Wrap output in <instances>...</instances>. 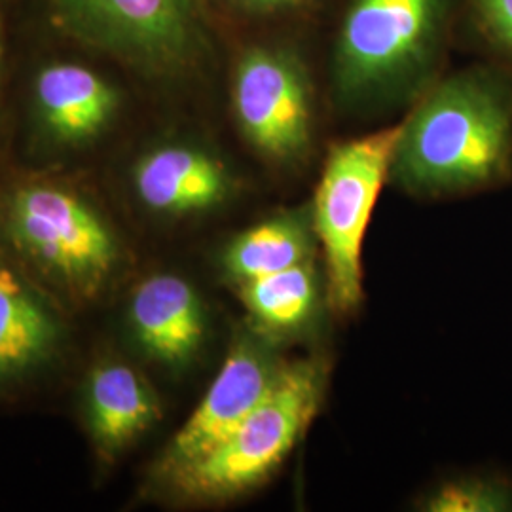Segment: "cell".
Returning a JSON list of instances; mask_svg holds the SVG:
<instances>
[{"mask_svg":"<svg viewBox=\"0 0 512 512\" xmlns=\"http://www.w3.org/2000/svg\"><path fill=\"white\" fill-rule=\"evenodd\" d=\"M511 181V69L480 59L446 71L401 120L389 183L414 196L452 198Z\"/></svg>","mask_w":512,"mask_h":512,"instance_id":"1","label":"cell"},{"mask_svg":"<svg viewBox=\"0 0 512 512\" xmlns=\"http://www.w3.org/2000/svg\"><path fill=\"white\" fill-rule=\"evenodd\" d=\"M463 0H338L327 48V93L340 114L410 109L442 74Z\"/></svg>","mask_w":512,"mask_h":512,"instance_id":"2","label":"cell"},{"mask_svg":"<svg viewBox=\"0 0 512 512\" xmlns=\"http://www.w3.org/2000/svg\"><path fill=\"white\" fill-rule=\"evenodd\" d=\"M25 10L116 59L150 95L222 82L226 33L213 0H25Z\"/></svg>","mask_w":512,"mask_h":512,"instance_id":"3","label":"cell"},{"mask_svg":"<svg viewBox=\"0 0 512 512\" xmlns=\"http://www.w3.org/2000/svg\"><path fill=\"white\" fill-rule=\"evenodd\" d=\"M141 93L116 59L23 10L10 103L42 154L76 158L107 145Z\"/></svg>","mask_w":512,"mask_h":512,"instance_id":"4","label":"cell"},{"mask_svg":"<svg viewBox=\"0 0 512 512\" xmlns=\"http://www.w3.org/2000/svg\"><path fill=\"white\" fill-rule=\"evenodd\" d=\"M311 50L304 29L226 33L220 84L232 124L275 171H298L315 154L319 80Z\"/></svg>","mask_w":512,"mask_h":512,"instance_id":"5","label":"cell"},{"mask_svg":"<svg viewBox=\"0 0 512 512\" xmlns=\"http://www.w3.org/2000/svg\"><path fill=\"white\" fill-rule=\"evenodd\" d=\"M327 382L321 357L285 361L255 410L215 450L171 476L175 488L190 499L217 501L266 482L310 429Z\"/></svg>","mask_w":512,"mask_h":512,"instance_id":"6","label":"cell"},{"mask_svg":"<svg viewBox=\"0 0 512 512\" xmlns=\"http://www.w3.org/2000/svg\"><path fill=\"white\" fill-rule=\"evenodd\" d=\"M397 124L327 147L310 203L311 224L325 262V296L338 315L359 310L365 298L363 247L372 213L389 183Z\"/></svg>","mask_w":512,"mask_h":512,"instance_id":"7","label":"cell"},{"mask_svg":"<svg viewBox=\"0 0 512 512\" xmlns=\"http://www.w3.org/2000/svg\"><path fill=\"white\" fill-rule=\"evenodd\" d=\"M19 241L48 268L90 287L109 274L116 245L90 203L54 179H25L10 196Z\"/></svg>","mask_w":512,"mask_h":512,"instance_id":"8","label":"cell"},{"mask_svg":"<svg viewBox=\"0 0 512 512\" xmlns=\"http://www.w3.org/2000/svg\"><path fill=\"white\" fill-rule=\"evenodd\" d=\"M139 202L156 213L188 215L219 207L238 190V171L211 141L192 133L148 139L128 164Z\"/></svg>","mask_w":512,"mask_h":512,"instance_id":"9","label":"cell"},{"mask_svg":"<svg viewBox=\"0 0 512 512\" xmlns=\"http://www.w3.org/2000/svg\"><path fill=\"white\" fill-rule=\"evenodd\" d=\"M283 363L264 334L255 330L238 338L202 403L167 446L162 473L171 478L215 450L264 399Z\"/></svg>","mask_w":512,"mask_h":512,"instance_id":"10","label":"cell"},{"mask_svg":"<svg viewBox=\"0 0 512 512\" xmlns=\"http://www.w3.org/2000/svg\"><path fill=\"white\" fill-rule=\"evenodd\" d=\"M129 313L139 344L162 363L183 365L202 346V300L179 275L158 274L145 279L133 294Z\"/></svg>","mask_w":512,"mask_h":512,"instance_id":"11","label":"cell"},{"mask_svg":"<svg viewBox=\"0 0 512 512\" xmlns=\"http://www.w3.org/2000/svg\"><path fill=\"white\" fill-rule=\"evenodd\" d=\"M317 239L310 205L279 211L243 230L222 255V268L236 285L313 260Z\"/></svg>","mask_w":512,"mask_h":512,"instance_id":"12","label":"cell"},{"mask_svg":"<svg viewBox=\"0 0 512 512\" xmlns=\"http://www.w3.org/2000/svg\"><path fill=\"white\" fill-rule=\"evenodd\" d=\"M238 293L256 332L274 342L308 329L323 294L313 260L241 283Z\"/></svg>","mask_w":512,"mask_h":512,"instance_id":"13","label":"cell"},{"mask_svg":"<svg viewBox=\"0 0 512 512\" xmlns=\"http://www.w3.org/2000/svg\"><path fill=\"white\" fill-rule=\"evenodd\" d=\"M90 412L97 440L116 450L139 437L158 420V399L147 382L126 365L95 370L90 384Z\"/></svg>","mask_w":512,"mask_h":512,"instance_id":"14","label":"cell"},{"mask_svg":"<svg viewBox=\"0 0 512 512\" xmlns=\"http://www.w3.org/2000/svg\"><path fill=\"white\" fill-rule=\"evenodd\" d=\"M54 342L50 313L23 287L18 275L0 266V376L35 365Z\"/></svg>","mask_w":512,"mask_h":512,"instance_id":"15","label":"cell"},{"mask_svg":"<svg viewBox=\"0 0 512 512\" xmlns=\"http://www.w3.org/2000/svg\"><path fill=\"white\" fill-rule=\"evenodd\" d=\"M338 0H213L224 33L304 29L336 8Z\"/></svg>","mask_w":512,"mask_h":512,"instance_id":"16","label":"cell"},{"mask_svg":"<svg viewBox=\"0 0 512 512\" xmlns=\"http://www.w3.org/2000/svg\"><path fill=\"white\" fill-rule=\"evenodd\" d=\"M427 512H512V478L495 471L450 476L421 497Z\"/></svg>","mask_w":512,"mask_h":512,"instance_id":"17","label":"cell"},{"mask_svg":"<svg viewBox=\"0 0 512 512\" xmlns=\"http://www.w3.org/2000/svg\"><path fill=\"white\" fill-rule=\"evenodd\" d=\"M459 31L482 59L512 71V0H463Z\"/></svg>","mask_w":512,"mask_h":512,"instance_id":"18","label":"cell"},{"mask_svg":"<svg viewBox=\"0 0 512 512\" xmlns=\"http://www.w3.org/2000/svg\"><path fill=\"white\" fill-rule=\"evenodd\" d=\"M25 0H0V122L10 109L12 73Z\"/></svg>","mask_w":512,"mask_h":512,"instance_id":"19","label":"cell"}]
</instances>
